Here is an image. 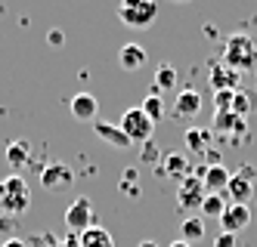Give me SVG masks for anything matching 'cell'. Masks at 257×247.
Instances as JSON below:
<instances>
[{
    "instance_id": "8992f818",
    "label": "cell",
    "mask_w": 257,
    "mask_h": 247,
    "mask_svg": "<svg viewBox=\"0 0 257 247\" xmlns=\"http://www.w3.org/2000/svg\"><path fill=\"white\" fill-rule=\"evenodd\" d=\"M65 225L75 232H84L90 229V225H96V207L90 198H75L71 201V207L65 210Z\"/></svg>"
},
{
    "instance_id": "7a4b0ae2",
    "label": "cell",
    "mask_w": 257,
    "mask_h": 247,
    "mask_svg": "<svg viewBox=\"0 0 257 247\" xmlns=\"http://www.w3.org/2000/svg\"><path fill=\"white\" fill-rule=\"evenodd\" d=\"M118 19L127 28H152V22L158 19V0H121Z\"/></svg>"
},
{
    "instance_id": "f1b7e54d",
    "label": "cell",
    "mask_w": 257,
    "mask_h": 247,
    "mask_svg": "<svg viewBox=\"0 0 257 247\" xmlns=\"http://www.w3.org/2000/svg\"><path fill=\"white\" fill-rule=\"evenodd\" d=\"M65 37H62V31H50V44H62Z\"/></svg>"
},
{
    "instance_id": "4dcf8cb0",
    "label": "cell",
    "mask_w": 257,
    "mask_h": 247,
    "mask_svg": "<svg viewBox=\"0 0 257 247\" xmlns=\"http://www.w3.org/2000/svg\"><path fill=\"white\" fill-rule=\"evenodd\" d=\"M168 247H192V244H186V241H183V238H177V241H171Z\"/></svg>"
},
{
    "instance_id": "836d02e7",
    "label": "cell",
    "mask_w": 257,
    "mask_h": 247,
    "mask_svg": "<svg viewBox=\"0 0 257 247\" xmlns=\"http://www.w3.org/2000/svg\"><path fill=\"white\" fill-rule=\"evenodd\" d=\"M254 47H257V41H254Z\"/></svg>"
},
{
    "instance_id": "5b68a950",
    "label": "cell",
    "mask_w": 257,
    "mask_h": 247,
    "mask_svg": "<svg viewBox=\"0 0 257 247\" xmlns=\"http://www.w3.org/2000/svg\"><path fill=\"white\" fill-rule=\"evenodd\" d=\"M223 195L229 198V204H248L251 195H254V167L245 164L242 170H238V173H232Z\"/></svg>"
},
{
    "instance_id": "3957f363",
    "label": "cell",
    "mask_w": 257,
    "mask_h": 247,
    "mask_svg": "<svg viewBox=\"0 0 257 247\" xmlns=\"http://www.w3.org/2000/svg\"><path fill=\"white\" fill-rule=\"evenodd\" d=\"M28 204H31V192H28V182L22 176H7V179H0V210L4 213H22L28 210Z\"/></svg>"
},
{
    "instance_id": "d4e9b609",
    "label": "cell",
    "mask_w": 257,
    "mask_h": 247,
    "mask_svg": "<svg viewBox=\"0 0 257 247\" xmlns=\"http://www.w3.org/2000/svg\"><path fill=\"white\" fill-rule=\"evenodd\" d=\"M232 115H238V118H245L248 115V111H251V96H248V93L245 90H235L232 93Z\"/></svg>"
},
{
    "instance_id": "6da1fadb",
    "label": "cell",
    "mask_w": 257,
    "mask_h": 247,
    "mask_svg": "<svg viewBox=\"0 0 257 247\" xmlns=\"http://www.w3.org/2000/svg\"><path fill=\"white\" fill-rule=\"evenodd\" d=\"M220 62H223L226 68H232V71H238V74L254 68L257 65V47H254V41L245 31L229 34L226 44H223V56H220Z\"/></svg>"
},
{
    "instance_id": "5bb4252c",
    "label": "cell",
    "mask_w": 257,
    "mask_h": 247,
    "mask_svg": "<svg viewBox=\"0 0 257 247\" xmlns=\"http://www.w3.org/2000/svg\"><path fill=\"white\" fill-rule=\"evenodd\" d=\"M198 111H201V96H198L195 90H183L180 96H177V102H174V115L180 121H192Z\"/></svg>"
},
{
    "instance_id": "4fadbf2b",
    "label": "cell",
    "mask_w": 257,
    "mask_h": 247,
    "mask_svg": "<svg viewBox=\"0 0 257 247\" xmlns=\"http://www.w3.org/2000/svg\"><path fill=\"white\" fill-rule=\"evenodd\" d=\"M158 176H171V179H183L189 176V158L183 155V151H171V155L161 158V170Z\"/></svg>"
},
{
    "instance_id": "8fae6325",
    "label": "cell",
    "mask_w": 257,
    "mask_h": 247,
    "mask_svg": "<svg viewBox=\"0 0 257 247\" xmlns=\"http://www.w3.org/2000/svg\"><path fill=\"white\" fill-rule=\"evenodd\" d=\"M238 84H242V74L226 68L223 62H211V87L214 93H226V90H238Z\"/></svg>"
},
{
    "instance_id": "1f68e13d",
    "label": "cell",
    "mask_w": 257,
    "mask_h": 247,
    "mask_svg": "<svg viewBox=\"0 0 257 247\" xmlns=\"http://www.w3.org/2000/svg\"><path fill=\"white\" fill-rule=\"evenodd\" d=\"M140 247H158V244H155V241H143Z\"/></svg>"
},
{
    "instance_id": "83f0119b",
    "label": "cell",
    "mask_w": 257,
    "mask_h": 247,
    "mask_svg": "<svg viewBox=\"0 0 257 247\" xmlns=\"http://www.w3.org/2000/svg\"><path fill=\"white\" fill-rule=\"evenodd\" d=\"M152 148H155V145L146 142V148H143V158H146V161H155V151H152Z\"/></svg>"
},
{
    "instance_id": "4316f807",
    "label": "cell",
    "mask_w": 257,
    "mask_h": 247,
    "mask_svg": "<svg viewBox=\"0 0 257 247\" xmlns=\"http://www.w3.org/2000/svg\"><path fill=\"white\" fill-rule=\"evenodd\" d=\"M214 247H238V238L229 235V232H220V235L214 238Z\"/></svg>"
},
{
    "instance_id": "44dd1931",
    "label": "cell",
    "mask_w": 257,
    "mask_h": 247,
    "mask_svg": "<svg viewBox=\"0 0 257 247\" xmlns=\"http://www.w3.org/2000/svg\"><path fill=\"white\" fill-rule=\"evenodd\" d=\"M7 158H10V164H13L16 170L25 167V164H28V142H25V139L10 142V145H7Z\"/></svg>"
},
{
    "instance_id": "e0dca14e",
    "label": "cell",
    "mask_w": 257,
    "mask_h": 247,
    "mask_svg": "<svg viewBox=\"0 0 257 247\" xmlns=\"http://www.w3.org/2000/svg\"><path fill=\"white\" fill-rule=\"evenodd\" d=\"M78 247H115V238L102 225H90V229L78 232Z\"/></svg>"
},
{
    "instance_id": "484cf974",
    "label": "cell",
    "mask_w": 257,
    "mask_h": 247,
    "mask_svg": "<svg viewBox=\"0 0 257 247\" xmlns=\"http://www.w3.org/2000/svg\"><path fill=\"white\" fill-rule=\"evenodd\" d=\"M232 93H235V90L214 93V105H217V111H229V108H232Z\"/></svg>"
},
{
    "instance_id": "cb8c5ba5",
    "label": "cell",
    "mask_w": 257,
    "mask_h": 247,
    "mask_svg": "<svg viewBox=\"0 0 257 247\" xmlns=\"http://www.w3.org/2000/svg\"><path fill=\"white\" fill-rule=\"evenodd\" d=\"M198 210L205 216H217L220 219V213L226 210V195H205V201H201Z\"/></svg>"
},
{
    "instance_id": "30bf717a",
    "label": "cell",
    "mask_w": 257,
    "mask_h": 247,
    "mask_svg": "<svg viewBox=\"0 0 257 247\" xmlns=\"http://www.w3.org/2000/svg\"><path fill=\"white\" fill-rule=\"evenodd\" d=\"M93 133H96V136H99L102 142H108L112 148H118V151H127V148L134 145L131 139L124 136V130H121L118 124H108V121H99V118L93 121Z\"/></svg>"
},
{
    "instance_id": "f546056e",
    "label": "cell",
    "mask_w": 257,
    "mask_h": 247,
    "mask_svg": "<svg viewBox=\"0 0 257 247\" xmlns=\"http://www.w3.org/2000/svg\"><path fill=\"white\" fill-rule=\"evenodd\" d=\"M0 247H25L19 238H13V241H4V244H0Z\"/></svg>"
},
{
    "instance_id": "603a6c76",
    "label": "cell",
    "mask_w": 257,
    "mask_h": 247,
    "mask_svg": "<svg viewBox=\"0 0 257 247\" xmlns=\"http://www.w3.org/2000/svg\"><path fill=\"white\" fill-rule=\"evenodd\" d=\"M211 142V130H201V127H189L186 130V145L192 151H205Z\"/></svg>"
},
{
    "instance_id": "ac0fdd59",
    "label": "cell",
    "mask_w": 257,
    "mask_h": 247,
    "mask_svg": "<svg viewBox=\"0 0 257 247\" xmlns=\"http://www.w3.org/2000/svg\"><path fill=\"white\" fill-rule=\"evenodd\" d=\"M214 133H245V118L232 111H217L214 115Z\"/></svg>"
},
{
    "instance_id": "ba28073f",
    "label": "cell",
    "mask_w": 257,
    "mask_h": 247,
    "mask_svg": "<svg viewBox=\"0 0 257 247\" xmlns=\"http://www.w3.org/2000/svg\"><path fill=\"white\" fill-rule=\"evenodd\" d=\"M248 222H251V207L248 204H229L226 201V210L220 213V225H223V232L238 235L242 229H248Z\"/></svg>"
},
{
    "instance_id": "d6986e66",
    "label": "cell",
    "mask_w": 257,
    "mask_h": 247,
    "mask_svg": "<svg viewBox=\"0 0 257 247\" xmlns=\"http://www.w3.org/2000/svg\"><path fill=\"white\" fill-rule=\"evenodd\" d=\"M140 111L146 118H149L152 124H161V118H164V99H161V93H149V96L143 99V105H140Z\"/></svg>"
},
{
    "instance_id": "9a60e30c",
    "label": "cell",
    "mask_w": 257,
    "mask_h": 247,
    "mask_svg": "<svg viewBox=\"0 0 257 247\" xmlns=\"http://www.w3.org/2000/svg\"><path fill=\"white\" fill-rule=\"evenodd\" d=\"M71 115H75L78 121H96L99 99L90 96V93H78V96H71Z\"/></svg>"
},
{
    "instance_id": "ffe728a7",
    "label": "cell",
    "mask_w": 257,
    "mask_h": 247,
    "mask_svg": "<svg viewBox=\"0 0 257 247\" xmlns=\"http://www.w3.org/2000/svg\"><path fill=\"white\" fill-rule=\"evenodd\" d=\"M180 232H183V241L192 244V241H198L201 235H205V219L201 216H186L180 222Z\"/></svg>"
},
{
    "instance_id": "277c9868",
    "label": "cell",
    "mask_w": 257,
    "mask_h": 247,
    "mask_svg": "<svg viewBox=\"0 0 257 247\" xmlns=\"http://www.w3.org/2000/svg\"><path fill=\"white\" fill-rule=\"evenodd\" d=\"M118 127L124 130V136L131 139V142H149L152 133H155V124L146 118L140 108H127L124 115H121V124Z\"/></svg>"
},
{
    "instance_id": "9c48e42d",
    "label": "cell",
    "mask_w": 257,
    "mask_h": 247,
    "mask_svg": "<svg viewBox=\"0 0 257 247\" xmlns=\"http://www.w3.org/2000/svg\"><path fill=\"white\" fill-rule=\"evenodd\" d=\"M198 176H201V185H205V195H223L232 173L223 164H211V167H201Z\"/></svg>"
},
{
    "instance_id": "7402d4cb",
    "label": "cell",
    "mask_w": 257,
    "mask_h": 247,
    "mask_svg": "<svg viewBox=\"0 0 257 247\" xmlns=\"http://www.w3.org/2000/svg\"><path fill=\"white\" fill-rule=\"evenodd\" d=\"M174 87H177V68L174 65H158V71H155V93L174 90Z\"/></svg>"
},
{
    "instance_id": "2e32d148",
    "label": "cell",
    "mask_w": 257,
    "mask_h": 247,
    "mask_svg": "<svg viewBox=\"0 0 257 247\" xmlns=\"http://www.w3.org/2000/svg\"><path fill=\"white\" fill-rule=\"evenodd\" d=\"M118 65L124 71H140L146 65V47H140V44H124L118 50Z\"/></svg>"
},
{
    "instance_id": "7c38bea8",
    "label": "cell",
    "mask_w": 257,
    "mask_h": 247,
    "mask_svg": "<svg viewBox=\"0 0 257 247\" xmlns=\"http://www.w3.org/2000/svg\"><path fill=\"white\" fill-rule=\"evenodd\" d=\"M71 179H75V173H71V167H68V164H47V167H44V173H41V185L50 188V192L71 185Z\"/></svg>"
},
{
    "instance_id": "52a82bcc",
    "label": "cell",
    "mask_w": 257,
    "mask_h": 247,
    "mask_svg": "<svg viewBox=\"0 0 257 247\" xmlns=\"http://www.w3.org/2000/svg\"><path fill=\"white\" fill-rule=\"evenodd\" d=\"M177 201H180V207H186V210L201 207V201H205V185H201V176H198V173H189V176L180 179Z\"/></svg>"
},
{
    "instance_id": "d6a6232c",
    "label": "cell",
    "mask_w": 257,
    "mask_h": 247,
    "mask_svg": "<svg viewBox=\"0 0 257 247\" xmlns=\"http://www.w3.org/2000/svg\"><path fill=\"white\" fill-rule=\"evenodd\" d=\"M174 4H189V0H174Z\"/></svg>"
}]
</instances>
